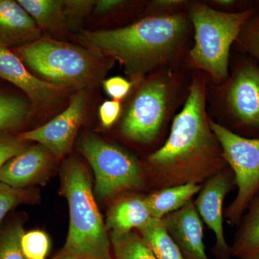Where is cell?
I'll return each instance as SVG.
<instances>
[{"instance_id": "1", "label": "cell", "mask_w": 259, "mask_h": 259, "mask_svg": "<svg viewBox=\"0 0 259 259\" xmlns=\"http://www.w3.org/2000/svg\"><path fill=\"white\" fill-rule=\"evenodd\" d=\"M192 28L188 14L180 12L151 15L123 28L84 31L79 38L89 50L118 61L132 82L138 83L182 59Z\"/></svg>"}, {"instance_id": "2", "label": "cell", "mask_w": 259, "mask_h": 259, "mask_svg": "<svg viewBox=\"0 0 259 259\" xmlns=\"http://www.w3.org/2000/svg\"><path fill=\"white\" fill-rule=\"evenodd\" d=\"M188 90L185 105L175 116L166 143L148 158L153 166L165 173L185 175L205 169L223 158L206 111L205 81L195 76Z\"/></svg>"}, {"instance_id": "3", "label": "cell", "mask_w": 259, "mask_h": 259, "mask_svg": "<svg viewBox=\"0 0 259 259\" xmlns=\"http://www.w3.org/2000/svg\"><path fill=\"white\" fill-rule=\"evenodd\" d=\"M62 185L69 205V231L64 246L54 259H113L106 226L82 163L72 161L66 165Z\"/></svg>"}, {"instance_id": "4", "label": "cell", "mask_w": 259, "mask_h": 259, "mask_svg": "<svg viewBox=\"0 0 259 259\" xmlns=\"http://www.w3.org/2000/svg\"><path fill=\"white\" fill-rule=\"evenodd\" d=\"M187 8L194 33V46L187 57L188 64L205 72L214 83L222 84L229 77L232 45L256 9L220 11L202 3H189Z\"/></svg>"}, {"instance_id": "5", "label": "cell", "mask_w": 259, "mask_h": 259, "mask_svg": "<svg viewBox=\"0 0 259 259\" xmlns=\"http://www.w3.org/2000/svg\"><path fill=\"white\" fill-rule=\"evenodd\" d=\"M13 52L42 80L64 88L87 89L105 71L103 57L97 59L98 54L88 49L53 39L39 38Z\"/></svg>"}, {"instance_id": "6", "label": "cell", "mask_w": 259, "mask_h": 259, "mask_svg": "<svg viewBox=\"0 0 259 259\" xmlns=\"http://www.w3.org/2000/svg\"><path fill=\"white\" fill-rule=\"evenodd\" d=\"M178 78L171 69H166L139 81L141 86L121 125V132L125 138L141 144L156 139L180 92Z\"/></svg>"}, {"instance_id": "7", "label": "cell", "mask_w": 259, "mask_h": 259, "mask_svg": "<svg viewBox=\"0 0 259 259\" xmlns=\"http://www.w3.org/2000/svg\"><path fill=\"white\" fill-rule=\"evenodd\" d=\"M225 161L234 173L238 194L228 210L232 222L240 221L259 191V139H247L209 119Z\"/></svg>"}, {"instance_id": "8", "label": "cell", "mask_w": 259, "mask_h": 259, "mask_svg": "<svg viewBox=\"0 0 259 259\" xmlns=\"http://www.w3.org/2000/svg\"><path fill=\"white\" fill-rule=\"evenodd\" d=\"M80 148L93 167L95 190L100 198H108L122 191L138 188L142 184L137 162L120 148L94 135L84 136Z\"/></svg>"}, {"instance_id": "9", "label": "cell", "mask_w": 259, "mask_h": 259, "mask_svg": "<svg viewBox=\"0 0 259 259\" xmlns=\"http://www.w3.org/2000/svg\"><path fill=\"white\" fill-rule=\"evenodd\" d=\"M223 106L237 125L259 128V65L242 61L222 83Z\"/></svg>"}, {"instance_id": "10", "label": "cell", "mask_w": 259, "mask_h": 259, "mask_svg": "<svg viewBox=\"0 0 259 259\" xmlns=\"http://www.w3.org/2000/svg\"><path fill=\"white\" fill-rule=\"evenodd\" d=\"M88 96L87 89L79 90L60 115L44 125L23 133L20 139L36 141L58 157L64 156L71 149L83 120Z\"/></svg>"}, {"instance_id": "11", "label": "cell", "mask_w": 259, "mask_h": 259, "mask_svg": "<svg viewBox=\"0 0 259 259\" xmlns=\"http://www.w3.org/2000/svg\"><path fill=\"white\" fill-rule=\"evenodd\" d=\"M0 78L9 81L28 95L37 105H49L57 101L66 88L38 79L29 72L13 51L0 46Z\"/></svg>"}, {"instance_id": "12", "label": "cell", "mask_w": 259, "mask_h": 259, "mask_svg": "<svg viewBox=\"0 0 259 259\" xmlns=\"http://www.w3.org/2000/svg\"><path fill=\"white\" fill-rule=\"evenodd\" d=\"M163 220L167 231L189 258L207 259L202 223L192 202Z\"/></svg>"}, {"instance_id": "13", "label": "cell", "mask_w": 259, "mask_h": 259, "mask_svg": "<svg viewBox=\"0 0 259 259\" xmlns=\"http://www.w3.org/2000/svg\"><path fill=\"white\" fill-rule=\"evenodd\" d=\"M50 151L41 145L25 150L5 163L0 169V182L23 189L42 177L50 165Z\"/></svg>"}, {"instance_id": "14", "label": "cell", "mask_w": 259, "mask_h": 259, "mask_svg": "<svg viewBox=\"0 0 259 259\" xmlns=\"http://www.w3.org/2000/svg\"><path fill=\"white\" fill-rule=\"evenodd\" d=\"M38 25L18 2L0 0V46L23 47L37 40Z\"/></svg>"}, {"instance_id": "15", "label": "cell", "mask_w": 259, "mask_h": 259, "mask_svg": "<svg viewBox=\"0 0 259 259\" xmlns=\"http://www.w3.org/2000/svg\"><path fill=\"white\" fill-rule=\"evenodd\" d=\"M231 187L229 177L223 174L217 175L209 181L196 202L199 214L215 234L218 248L225 253L229 248L223 233V204Z\"/></svg>"}, {"instance_id": "16", "label": "cell", "mask_w": 259, "mask_h": 259, "mask_svg": "<svg viewBox=\"0 0 259 259\" xmlns=\"http://www.w3.org/2000/svg\"><path fill=\"white\" fill-rule=\"evenodd\" d=\"M151 213L145 199L134 198L123 201L110 210L106 228L113 233H126L133 228H141L151 221Z\"/></svg>"}, {"instance_id": "17", "label": "cell", "mask_w": 259, "mask_h": 259, "mask_svg": "<svg viewBox=\"0 0 259 259\" xmlns=\"http://www.w3.org/2000/svg\"><path fill=\"white\" fill-rule=\"evenodd\" d=\"M199 190L200 186L195 182H190L156 192L145 200L151 217L162 220L166 214L183 207Z\"/></svg>"}, {"instance_id": "18", "label": "cell", "mask_w": 259, "mask_h": 259, "mask_svg": "<svg viewBox=\"0 0 259 259\" xmlns=\"http://www.w3.org/2000/svg\"><path fill=\"white\" fill-rule=\"evenodd\" d=\"M141 238L157 259H184L180 247L167 231L163 220L151 218L139 228Z\"/></svg>"}, {"instance_id": "19", "label": "cell", "mask_w": 259, "mask_h": 259, "mask_svg": "<svg viewBox=\"0 0 259 259\" xmlns=\"http://www.w3.org/2000/svg\"><path fill=\"white\" fill-rule=\"evenodd\" d=\"M251 202L249 212L242 223L232 250L233 255L241 259L259 255V194Z\"/></svg>"}, {"instance_id": "20", "label": "cell", "mask_w": 259, "mask_h": 259, "mask_svg": "<svg viewBox=\"0 0 259 259\" xmlns=\"http://www.w3.org/2000/svg\"><path fill=\"white\" fill-rule=\"evenodd\" d=\"M17 2L40 28H55L61 23L64 17V1L18 0Z\"/></svg>"}, {"instance_id": "21", "label": "cell", "mask_w": 259, "mask_h": 259, "mask_svg": "<svg viewBox=\"0 0 259 259\" xmlns=\"http://www.w3.org/2000/svg\"><path fill=\"white\" fill-rule=\"evenodd\" d=\"M30 115L28 102L18 97L0 93V135L21 125Z\"/></svg>"}, {"instance_id": "22", "label": "cell", "mask_w": 259, "mask_h": 259, "mask_svg": "<svg viewBox=\"0 0 259 259\" xmlns=\"http://www.w3.org/2000/svg\"><path fill=\"white\" fill-rule=\"evenodd\" d=\"M115 259H157L141 236L134 233H112Z\"/></svg>"}, {"instance_id": "23", "label": "cell", "mask_w": 259, "mask_h": 259, "mask_svg": "<svg viewBox=\"0 0 259 259\" xmlns=\"http://www.w3.org/2000/svg\"><path fill=\"white\" fill-rule=\"evenodd\" d=\"M23 233L20 223H13L0 231V259H28L20 244Z\"/></svg>"}, {"instance_id": "24", "label": "cell", "mask_w": 259, "mask_h": 259, "mask_svg": "<svg viewBox=\"0 0 259 259\" xmlns=\"http://www.w3.org/2000/svg\"><path fill=\"white\" fill-rule=\"evenodd\" d=\"M236 42L259 65V10L245 22Z\"/></svg>"}, {"instance_id": "25", "label": "cell", "mask_w": 259, "mask_h": 259, "mask_svg": "<svg viewBox=\"0 0 259 259\" xmlns=\"http://www.w3.org/2000/svg\"><path fill=\"white\" fill-rule=\"evenodd\" d=\"M22 250L28 259H46L50 242L49 237L40 231L24 233L20 240Z\"/></svg>"}, {"instance_id": "26", "label": "cell", "mask_w": 259, "mask_h": 259, "mask_svg": "<svg viewBox=\"0 0 259 259\" xmlns=\"http://www.w3.org/2000/svg\"><path fill=\"white\" fill-rule=\"evenodd\" d=\"M25 199L23 189H16L0 182V223L11 209Z\"/></svg>"}, {"instance_id": "27", "label": "cell", "mask_w": 259, "mask_h": 259, "mask_svg": "<svg viewBox=\"0 0 259 259\" xmlns=\"http://www.w3.org/2000/svg\"><path fill=\"white\" fill-rule=\"evenodd\" d=\"M23 141L9 135H0V169L6 162L25 149Z\"/></svg>"}, {"instance_id": "28", "label": "cell", "mask_w": 259, "mask_h": 259, "mask_svg": "<svg viewBox=\"0 0 259 259\" xmlns=\"http://www.w3.org/2000/svg\"><path fill=\"white\" fill-rule=\"evenodd\" d=\"M134 83L120 76H114L104 81L103 86L109 96L112 97L113 100L120 102L128 95Z\"/></svg>"}, {"instance_id": "29", "label": "cell", "mask_w": 259, "mask_h": 259, "mask_svg": "<svg viewBox=\"0 0 259 259\" xmlns=\"http://www.w3.org/2000/svg\"><path fill=\"white\" fill-rule=\"evenodd\" d=\"M122 106L120 101H106L100 107V117L102 125L110 127L120 117Z\"/></svg>"}, {"instance_id": "30", "label": "cell", "mask_w": 259, "mask_h": 259, "mask_svg": "<svg viewBox=\"0 0 259 259\" xmlns=\"http://www.w3.org/2000/svg\"><path fill=\"white\" fill-rule=\"evenodd\" d=\"M156 13L153 15H169L180 13V10L188 7L189 2L185 0H156L151 3Z\"/></svg>"}, {"instance_id": "31", "label": "cell", "mask_w": 259, "mask_h": 259, "mask_svg": "<svg viewBox=\"0 0 259 259\" xmlns=\"http://www.w3.org/2000/svg\"><path fill=\"white\" fill-rule=\"evenodd\" d=\"M127 2L122 0H100L95 2V11L98 13H105L126 4Z\"/></svg>"}, {"instance_id": "32", "label": "cell", "mask_w": 259, "mask_h": 259, "mask_svg": "<svg viewBox=\"0 0 259 259\" xmlns=\"http://www.w3.org/2000/svg\"><path fill=\"white\" fill-rule=\"evenodd\" d=\"M95 4L94 1H64L66 9L73 13H81L88 11L93 5Z\"/></svg>"}, {"instance_id": "33", "label": "cell", "mask_w": 259, "mask_h": 259, "mask_svg": "<svg viewBox=\"0 0 259 259\" xmlns=\"http://www.w3.org/2000/svg\"><path fill=\"white\" fill-rule=\"evenodd\" d=\"M211 4L218 7V8H223V9H230V8H234L237 5L241 4L240 2L236 0H213L209 1Z\"/></svg>"}, {"instance_id": "34", "label": "cell", "mask_w": 259, "mask_h": 259, "mask_svg": "<svg viewBox=\"0 0 259 259\" xmlns=\"http://www.w3.org/2000/svg\"><path fill=\"white\" fill-rule=\"evenodd\" d=\"M257 10H259V2H258V3H257V8H255Z\"/></svg>"}, {"instance_id": "35", "label": "cell", "mask_w": 259, "mask_h": 259, "mask_svg": "<svg viewBox=\"0 0 259 259\" xmlns=\"http://www.w3.org/2000/svg\"><path fill=\"white\" fill-rule=\"evenodd\" d=\"M249 259H259V255L258 256L253 257V258H249Z\"/></svg>"}]
</instances>
